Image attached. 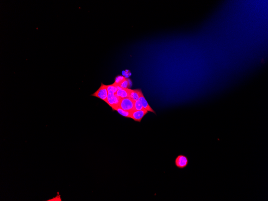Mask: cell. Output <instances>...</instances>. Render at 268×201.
Returning a JSON list of instances; mask_svg holds the SVG:
<instances>
[{
	"label": "cell",
	"mask_w": 268,
	"mask_h": 201,
	"mask_svg": "<svg viewBox=\"0 0 268 201\" xmlns=\"http://www.w3.org/2000/svg\"><path fill=\"white\" fill-rule=\"evenodd\" d=\"M135 100L130 98H126L120 100L118 106L124 111L132 112L135 111Z\"/></svg>",
	"instance_id": "cell-1"
},
{
	"label": "cell",
	"mask_w": 268,
	"mask_h": 201,
	"mask_svg": "<svg viewBox=\"0 0 268 201\" xmlns=\"http://www.w3.org/2000/svg\"><path fill=\"white\" fill-rule=\"evenodd\" d=\"M108 94V91L107 90V85H105L101 83V86L99 89L90 96L96 97L106 102Z\"/></svg>",
	"instance_id": "cell-2"
},
{
	"label": "cell",
	"mask_w": 268,
	"mask_h": 201,
	"mask_svg": "<svg viewBox=\"0 0 268 201\" xmlns=\"http://www.w3.org/2000/svg\"><path fill=\"white\" fill-rule=\"evenodd\" d=\"M189 163L187 157L183 155H178L175 160V164L178 168L184 169L186 168Z\"/></svg>",
	"instance_id": "cell-3"
},
{
	"label": "cell",
	"mask_w": 268,
	"mask_h": 201,
	"mask_svg": "<svg viewBox=\"0 0 268 201\" xmlns=\"http://www.w3.org/2000/svg\"><path fill=\"white\" fill-rule=\"evenodd\" d=\"M120 99L115 95L114 93L112 92H108V94L107 102L106 103L112 108V110L116 107L118 106Z\"/></svg>",
	"instance_id": "cell-4"
},
{
	"label": "cell",
	"mask_w": 268,
	"mask_h": 201,
	"mask_svg": "<svg viewBox=\"0 0 268 201\" xmlns=\"http://www.w3.org/2000/svg\"><path fill=\"white\" fill-rule=\"evenodd\" d=\"M148 112V111L145 109L140 111H134L131 112L130 118L136 122H141Z\"/></svg>",
	"instance_id": "cell-5"
},
{
	"label": "cell",
	"mask_w": 268,
	"mask_h": 201,
	"mask_svg": "<svg viewBox=\"0 0 268 201\" xmlns=\"http://www.w3.org/2000/svg\"><path fill=\"white\" fill-rule=\"evenodd\" d=\"M131 91L132 90L129 88H120L116 92L115 95L120 99L126 98H130Z\"/></svg>",
	"instance_id": "cell-6"
},
{
	"label": "cell",
	"mask_w": 268,
	"mask_h": 201,
	"mask_svg": "<svg viewBox=\"0 0 268 201\" xmlns=\"http://www.w3.org/2000/svg\"><path fill=\"white\" fill-rule=\"evenodd\" d=\"M139 100L142 103V105H143V108L147 110L148 112H153L155 114V112L151 107L150 105L148 104V101L146 100L145 97L143 94L140 96Z\"/></svg>",
	"instance_id": "cell-7"
},
{
	"label": "cell",
	"mask_w": 268,
	"mask_h": 201,
	"mask_svg": "<svg viewBox=\"0 0 268 201\" xmlns=\"http://www.w3.org/2000/svg\"><path fill=\"white\" fill-rule=\"evenodd\" d=\"M143 93L141 89L132 90L130 95V98L133 99L135 101L139 100V99Z\"/></svg>",
	"instance_id": "cell-8"
},
{
	"label": "cell",
	"mask_w": 268,
	"mask_h": 201,
	"mask_svg": "<svg viewBox=\"0 0 268 201\" xmlns=\"http://www.w3.org/2000/svg\"><path fill=\"white\" fill-rule=\"evenodd\" d=\"M113 111H117L120 114L123 116V117H126V118H130L132 112L124 111V110L120 108L118 106H117L114 109Z\"/></svg>",
	"instance_id": "cell-9"
},
{
	"label": "cell",
	"mask_w": 268,
	"mask_h": 201,
	"mask_svg": "<svg viewBox=\"0 0 268 201\" xmlns=\"http://www.w3.org/2000/svg\"><path fill=\"white\" fill-rule=\"evenodd\" d=\"M117 86L121 88H129L130 86V81L128 79L125 78L124 80Z\"/></svg>",
	"instance_id": "cell-10"
},
{
	"label": "cell",
	"mask_w": 268,
	"mask_h": 201,
	"mask_svg": "<svg viewBox=\"0 0 268 201\" xmlns=\"http://www.w3.org/2000/svg\"><path fill=\"white\" fill-rule=\"evenodd\" d=\"M107 90L108 92H113V93H114L115 94L116 92H117V91L118 90V89L121 88H119V87H117L114 83L113 84L107 85Z\"/></svg>",
	"instance_id": "cell-11"
},
{
	"label": "cell",
	"mask_w": 268,
	"mask_h": 201,
	"mask_svg": "<svg viewBox=\"0 0 268 201\" xmlns=\"http://www.w3.org/2000/svg\"><path fill=\"white\" fill-rule=\"evenodd\" d=\"M144 109L142 105V103L139 100L135 101V111H140Z\"/></svg>",
	"instance_id": "cell-12"
},
{
	"label": "cell",
	"mask_w": 268,
	"mask_h": 201,
	"mask_svg": "<svg viewBox=\"0 0 268 201\" xmlns=\"http://www.w3.org/2000/svg\"><path fill=\"white\" fill-rule=\"evenodd\" d=\"M125 78L124 77V76H117V77L115 78V82L114 83L115 84L117 85L119 84V83H120L121 82H122L123 80H124V79Z\"/></svg>",
	"instance_id": "cell-13"
},
{
	"label": "cell",
	"mask_w": 268,
	"mask_h": 201,
	"mask_svg": "<svg viewBox=\"0 0 268 201\" xmlns=\"http://www.w3.org/2000/svg\"><path fill=\"white\" fill-rule=\"evenodd\" d=\"M50 201H61L60 196H59V197H58V196H57L55 198L53 199Z\"/></svg>",
	"instance_id": "cell-14"
}]
</instances>
